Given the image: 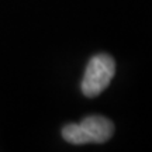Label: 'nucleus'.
Instances as JSON below:
<instances>
[{"label":"nucleus","instance_id":"nucleus-1","mask_svg":"<svg viewBox=\"0 0 152 152\" xmlns=\"http://www.w3.org/2000/svg\"><path fill=\"white\" fill-rule=\"evenodd\" d=\"M115 73V62L107 54L94 55L89 61L82 80V93L86 97H96L110 85Z\"/></svg>","mask_w":152,"mask_h":152},{"label":"nucleus","instance_id":"nucleus-2","mask_svg":"<svg viewBox=\"0 0 152 152\" xmlns=\"http://www.w3.org/2000/svg\"><path fill=\"white\" fill-rule=\"evenodd\" d=\"M85 144H103L107 142L114 134L113 121L103 115H90L82 120L79 124Z\"/></svg>","mask_w":152,"mask_h":152}]
</instances>
